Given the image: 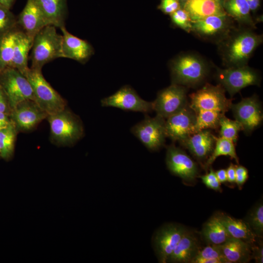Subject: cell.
I'll return each instance as SVG.
<instances>
[{
	"mask_svg": "<svg viewBox=\"0 0 263 263\" xmlns=\"http://www.w3.org/2000/svg\"><path fill=\"white\" fill-rule=\"evenodd\" d=\"M222 56L227 67L246 65L256 49L263 42V36L249 30L234 33L225 38Z\"/></svg>",
	"mask_w": 263,
	"mask_h": 263,
	"instance_id": "cell-1",
	"label": "cell"
},
{
	"mask_svg": "<svg viewBox=\"0 0 263 263\" xmlns=\"http://www.w3.org/2000/svg\"><path fill=\"white\" fill-rule=\"evenodd\" d=\"M62 35L58 34L56 27L47 25L34 38L30 59V68L41 70L44 65L62 56Z\"/></svg>",
	"mask_w": 263,
	"mask_h": 263,
	"instance_id": "cell-2",
	"label": "cell"
},
{
	"mask_svg": "<svg viewBox=\"0 0 263 263\" xmlns=\"http://www.w3.org/2000/svg\"><path fill=\"white\" fill-rule=\"evenodd\" d=\"M50 129V140L53 144L72 146L84 135L80 118L67 108L47 117Z\"/></svg>",
	"mask_w": 263,
	"mask_h": 263,
	"instance_id": "cell-3",
	"label": "cell"
},
{
	"mask_svg": "<svg viewBox=\"0 0 263 263\" xmlns=\"http://www.w3.org/2000/svg\"><path fill=\"white\" fill-rule=\"evenodd\" d=\"M172 84L195 86L206 77L208 69L205 62L193 54H184L173 59L170 64Z\"/></svg>",
	"mask_w": 263,
	"mask_h": 263,
	"instance_id": "cell-4",
	"label": "cell"
},
{
	"mask_svg": "<svg viewBox=\"0 0 263 263\" xmlns=\"http://www.w3.org/2000/svg\"><path fill=\"white\" fill-rule=\"evenodd\" d=\"M24 75L31 85L35 101L48 115L66 108V101L45 79L41 70L29 68Z\"/></svg>",
	"mask_w": 263,
	"mask_h": 263,
	"instance_id": "cell-5",
	"label": "cell"
},
{
	"mask_svg": "<svg viewBox=\"0 0 263 263\" xmlns=\"http://www.w3.org/2000/svg\"><path fill=\"white\" fill-rule=\"evenodd\" d=\"M225 90L220 84L207 83L189 95L190 107L195 113L199 111H217L225 113L230 109L231 100L227 98Z\"/></svg>",
	"mask_w": 263,
	"mask_h": 263,
	"instance_id": "cell-6",
	"label": "cell"
},
{
	"mask_svg": "<svg viewBox=\"0 0 263 263\" xmlns=\"http://www.w3.org/2000/svg\"><path fill=\"white\" fill-rule=\"evenodd\" d=\"M0 85L8 98L12 110L21 101L28 99L35 100L28 80L14 68L10 67L0 71Z\"/></svg>",
	"mask_w": 263,
	"mask_h": 263,
	"instance_id": "cell-7",
	"label": "cell"
},
{
	"mask_svg": "<svg viewBox=\"0 0 263 263\" xmlns=\"http://www.w3.org/2000/svg\"><path fill=\"white\" fill-rule=\"evenodd\" d=\"M216 77L231 97L246 87L259 85L261 81L258 73L247 65L225 69L217 68Z\"/></svg>",
	"mask_w": 263,
	"mask_h": 263,
	"instance_id": "cell-8",
	"label": "cell"
},
{
	"mask_svg": "<svg viewBox=\"0 0 263 263\" xmlns=\"http://www.w3.org/2000/svg\"><path fill=\"white\" fill-rule=\"evenodd\" d=\"M165 119L158 115L146 116L131 128L132 133L150 150L156 151L165 144L167 137Z\"/></svg>",
	"mask_w": 263,
	"mask_h": 263,
	"instance_id": "cell-9",
	"label": "cell"
},
{
	"mask_svg": "<svg viewBox=\"0 0 263 263\" xmlns=\"http://www.w3.org/2000/svg\"><path fill=\"white\" fill-rule=\"evenodd\" d=\"M187 230L181 224L171 223L164 224L156 230L152 236V245L159 263H168L174 248Z\"/></svg>",
	"mask_w": 263,
	"mask_h": 263,
	"instance_id": "cell-10",
	"label": "cell"
},
{
	"mask_svg": "<svg viewBox=\"0 0 263 263\" xmlns=\"http://www.w3.org/2000/svg\"><path fill=\"white\" fill-rule=\"evenodd\" d=\"M152 102L156 114L166 119L188 104L187 89L184 86L172 84L160 91Z\"/></svg>",
	"mask_w": 263,
	"mask_h": 263,
	"instance_id": "cell-11",
	"label": "cell"
},
{
	"mask_svg": "<svg viewBox=\"0 0 263 263\" xmlns=\"http://www.w3.org/2000/svg\"><path fill=\"white\" fill-rule=\"evenodd\" d=\"M166 163L169 171L187 183L194 182L198 177L196 162L183 150L170 145L167 148Z\"/></svg>",
	"mask_w": 263,
	"mask_h": 263,
	"instance_id": "cell-12",
	"label": "cell"
},
{
	"mask_svg": "<svg viewBox=\"0 0 263 263\" xmlns=\"http://www.w3.org/2000/svg\"><path fill=\"white\" fill-rule=\"evenodd\" d=\"M196 115L189 104L165 120L167 137L180 143L195 133Z\"/></svg>",
	"mask_w": 263,
	"mask_h": 263,
	"instance_id": "cell-13",
	"label": "cell"
},
{
	"mask_svg": "<svg viewBox=\"0 0 263 263\" xmlns=\"http://www.w3.org/2000/svg\"><path fill=\"white\" fill-rule=\"evenodd\" d=\"M103 107L148 113L153 111V102L142 99L129 86H123L114 94L101 100Z\"/></svg>",
	"mask_w": 263,
	"mask_h": 263,
	"instance_id": "cell-14",
	"label": "cell"
},
{
	"mask_svg": "<svg viewBox=\"0 0 263 263\" xmlns=\"http://www.w3.org/2000/svg\"><path fill=\"white\" fill-rule=\"evenodd\" d=\"M48 114L33 100L21 101L14 107L10 113L11 120L18 132H26L35 128Z\"/></svg>",
	"mask_w": 263,
	"mask_h": 263,
	"instance_id": "cell-15",
	"label": "cell"
},
{
	"mask_svg": "<svg viewBox=\"0 0 263 263\" xmlns=\"http://www.w3.org/2000/svg\"><path fill=\"white\" fill-rule=\"evenodd\" d=\"M235 120L243 127V131L250 133L261 125L263 121V112L260 101L257 96L243 98L230 106Z\"/></svg>",
	"mask_w": 263,
	"mask_h": 263,
	"instance_id": "cell-16",
	"label": "cell"
},
{
	"mask_svg": "<svg viewBox=\"0 0 263 263\" xmlns=\"http://www.w3.org/2000/svg\"><path fill=\"white\" fill-rule=\"evenodd\" d=\"M233 25L232 18L227 14L213 15L192 21L191 32L204 38L219 37L224 40L231 33Z\"/></svg>",
	"mask_w": 263,
	"mask_h": 263,
	"instance_id": "cell-17",
	"label": "cell"
},
{
	"mask_svg": "<svg viewBox=\"0 0 263 263\" xmlns=\"http://www.w3.org/2000/svg\"><path fill=\"white\" fill-rule=\"evenodd\" d=\"M62 32V56L85 63L93 55L91 44L69 32L65 26L59 28Z\"/></svg>",
	"mask_w": 263,
	"mask_h": 263,
	"instance_id": "cell-18",
	"label": "cell"
},
{
	"mask_svg": "<svg viewBox=\"0 0 263 263\" xmlns=\"http://www.w3.org/2000/svg\"><path fill=\"white\" fill-rule=\"evenodd\" d=\"M17 23L18 27L32 39L43 27L49 25L34 0H27L17 18Z\"/></svg>",
	"mask_w": 263,
	"mask_h": 263,
	"instance_id": "cell-19",
	"label": "cell"
},
{
	"mask_svg": "<svg viewBox=\"0 0 263 263\" xmlns=\"http://www.w3.org/2000/svg\"><path fill=\"white\" fill-rule=\"evenodd\" d=\"M216 138L209 130L204 129L191 134L181 144L202 162L207 161L212 153Z\"/></svg>",
	"mask_w": 263,
	"mask_h": 263,
	"instance_id": "cell-20",
	"label": "cell"
},
{
	"mask_svg": "<svg viewBox=\"0 0 263 263\" xmlns=\"http://www.w3.org/2000/svg\"><path fill=\"white\" fill-rule=\"evenodd\" d=\"M200 249L198 237L188 230L174 248L168 263H191Z\"/></svg>",
	"mask_w": 263,
	"mask_h": 263,
	"instance_id": "cell-21",
	"label": "cell"
},
{
	"mask_svg": "<svg viewBox=\"0 0 263 263\" xmlns=\"http://www.w3.org/2000/svg\"><path fill=\"white\" fill-rule=\"evenodd\" d=\"M183 8L192 21L213 15H226L222 4L218 0H188Z\"/></svg>",
	"mask_w": 263,
	"mask_h": 263,
	"instance_id": "cell-22",
	"label": "cell"
},
{
	"mask_svg": "<svg viewBox=\"0 0 263 263\" xmlns=\"http://www.w3.org/2000/svg\"><path fill=\"white\" fill-rule=\"evenodd\" d=\"M251 245L243 241L231 238L219 246L228 263H245L252 259Z\"/></svg>",
	"mask_w": 263,
	"mask_h": 263,
	"instance_id": "cell-23",
	"label": "cell"
},
{
	"mask_svg": "<svg viewBox=\"0 0 263 263\" xmlns=\"http://www.w3.org/2000/svg\"><path fill=\"white\" fill-rule=\"evenodd\" d=\"M33 39L25 34L19 28L16 35L14 54L10 67L14 68L24 75L28 66L29 53L31 49Z\"/></svg>",
	"mask_w": 263,
	"mask_h": 263,
	"instance_id": "cell-24",
	"label": "cell"
},
{
	"mask_svg": "<svg viewBox=\"0 0 263 263\" xmlns=\"http://www.w3.org/2000/svg\"><path fill=\"white\" fill-rule=\"evenodd\" d=\"M217 215L232 238L251 244L257 241L258 238L244 220L236 219L223 213Z\"/></svg>",
	"mask_w": 263,
	"mask_h": 263,
	"instance_id": "cell-25",
	"label": "cell"
},
{
	"mask_svg": "<svg viewBox=\"0 0 263 263\" xmlns=\"http://www.w3.org/2000/svg\"><path fill=\"white\" fill-rule=\"evenodd\" d=\"M49 24L56 27L65 26L66 18V0H34Z\"/></svg>",
	"mask_w": 263,
	"mask_h": 263,
	"instance_id": "cell-26",
	"label": "cell"
},
{
	"mask_svg": "<svg viewBox=\"0 0 263 263\" xmlns=\"http://www.w3.org/2000/svg\"><path fill=\"white\" fill-rule=\"evenodd\" d=\"M201 235L208 244L220 245L232 238L217 214L211 217L204 225Z\"/></svg>",
	"mask_w": 263,
	"mask_h": 263,
	"instance_id": "cell-27",
	"label": "cell"
},
{
	"mask_svg": "<svg viewBox=\"0 0 263 263\" xmlns=\"http://www.w3.org/2000/svg\"><path fill=\"white\" fill-rule=\"evenodd\" d=\"M222 5L226 14L239 23L255 27L251 11L245 0H224Z\"/></svg>",
	"mask_w": 263,
	"mask_h": 263,
	"instance_id": "cell-28",
	"label": "cell"
},
{
	"mask_svg": "<svg viewBox=\"0 0 263 263\" xmlns=\"http://www.w3.org/2000/svg\"><path fill=\"white\" fill-rule=\"evenodd\" d=\"M18 26L0 37V71L11 67Z\"/></svg>",
	"mask_w": 263,
	"mask_h": 263,
	"instance_id": "cell-29",
	"label": "cell"
},
{
	"mask_svg": "<svg viewBox=\"0 0 263 263\" xmlns=\"http://www.w3.org/2000/svg\"><path fill=\"white\" fill-rule=\"evenodd\" d=\"M222 155L228 156L239 164V158L236 152L234 142L220 137L216 138L214 149L206 161L204 166V169L207 170L218 157Z\"/></svg>",
	"mask_w": 263,
	"mask_h": 263,
	"instance_id": "cell-30",
	"label": "cell"
},
{
	"mask_svg": "<svg viewBox=\"0 0 263 263\" xmlns=\"http://www.w3.org/2000/svg\"><path fill=\"white\" fill-rule=\"evenodd\" d=\"M18 132L13 122L0 130V156L2 158L8 160L12 157Z\"/></svg>",
	"mask_w": 263,
	"mask_h": 263,
	"instance_id": "cell-31",
	"label": "cell"
},
{
	"mask_svg": "<svg viewBox=\"0 0 263 263\" xmlns=\"http://www.w3.org/2000/svg\"><path fill=\"white\" fill-rule=\"evenodd\" d=\"M195 132L204 129H216L219 127L221 117L225 113L217 111H199L195 113Z\"/></svg>",
	"mask_w": 263,
	"mask_h": 263,
	"instance_id": "cell-32",
	"label": "cell"
},
{
	"mask_svg": "<svg viewBox=\"0 0 263 263\" xmlns=\"http://www.w3.org/2000/svg\"><path fill=\"white\" fill-rule=\"evenodd\" d=\"M191 263H228L219 245L208 244L201 248Z\"/></svg>",
	"mask_w": 263,
	"mask_h": 263,
	"instance_id": "cell-33",
	"label": "cell"
},
{
	"mask_svg": "<svg viewBox=\"0 0 263 263\" xmlns=\"http://www.w3.org/2000/svg\"><path fill=\"white\" fill-rule=\"evenodd\" d=\"M257 237L262 239L263 236V202L256 204L249 211L244 220Z\"/></svg>",
	"mask_w": 263,
	"mask_h": 263,
	"instance_id": "cell-34",
	"label": "cell"
},
{
	"mask_svg": "<svg viewBox=\"0 0 263 263\" xmlns=\"http://www.w3.org/2000/svg\"><path fill=\"white\" fill-rule=\"evenodd\" d=\"M219 127L220 137L232 140L234 142L237 140L239 132L243 130V127L238 121L230 119L225 114L220 119Z\"/></svg>",
	"mask_w": 263,
	"mask_h": 263,
	"instance_id": "cell-35",
	"label": "cell"
},
{
	"mask_svg": "<svg viewBox=\"0 0 263 263\" xmlns=\"http://www.w3.org/2000/svg\"><path fill=\"white\" fill-rule=\"evenodd\" d=\"M17 18L10 9L0 5V37L16 28Z\"/></svg>",
	"mask_w": 263,
	"mask_h": 263,
	"instance_id": "cell-36",
	"label": "cell"
},
{
	"mask_svg": "<svg viewBox=\"0 0 263 263\" xmlns=\"http://www.w3.org/2000/svg\"><path fill=\"white\" fill-rule=\"evenodd\" d=\"M172 23L185 30L190 33L192 30V21L188 13L183 8H181L170 15Z\"/></svg>",
	"mask_w": 263,
	"mask_h": 263,
	"instance_id": "cell-37",
	"label": "cell"
},
{
	"mask_svg": "<svg viewBox=\"0 0 263 263\" xmlns=\"http://www.w3.org/2000/svg\"><path fill=\"white\" fill-rule=\"evenodd\" d=\"M199 177L207 188L216 191H222L221 183L216 176L215 171L212 168L210 169L209 172L200 176Z\"/></svg>",
	"mask_w": 263,
	"mask_h": 263,
	"instance_id": "cell-38",
	"label": "cell"
},
{
	"mask_svg": "<svg viewBox=\"0 0 263 263\" xmlns=\"http://www.w3.org/2000/svg\"><path fill=\"white\" fill-rule=\"evenodd\" d=\"M182 8L178 0H161L158 8L164 14L171 15Z\"/></svg>",
	"mask_w": 263,
	"mask_h": 263,
	"instance_id": "cell-39",
	"label": "cell"
},
{
	"mask_svg": "<svg viewBox=\"0 0 263 263\" xmlns=\"http://www.w3.org/2000/svg\"><path fill=\"white\" fill-rule=\"evenodd\" d=\"M235 183L240 189H242L243 186L248 178V171L247 169L242 165H236Z\"/></svg>",
	"mask_w": 263,
	"mask_h": 263,
	"instance_id": "cell-40",
	"label": "cell"
},
{
	"mask_svg": "<svg viewBox=\"0 0 263 263\" xmlns=\"http://www.w3.org/2000/svg\"><path fill=\"white\" fill-rule=\"evenodd\" d=\"M261 239L257 244V241L251 245L252 259L255 260V263H263V244Z\"/></svg>",
	"mask_w": 263,
	"mask_h": 263,
	"instance_id": "cell-41",
	"label": "cell"
},
{
	"mask_svg": "<svg viewBox=\"0 0 263 263\" xmlns=\"http://www.w3.org/2000/svg\"><path fill=\"white\" fill-rule=\"evenodd\" d=\"M12 108L8 98L0 85V113H3L10 115Z\"/></svg>",
	"mask_w": 263,
	"mask_h": 263,
	"instance_id": "cell-42",
	"label": "cell"
},
{
	"mask_svg": "<svg viewBox=\"0 0 263 263\" xmlns=\"http://www.w3.org/2000/svg\"><path fill=\"white\" fill-rule=\"evenodd\" d=\"M236 165L230 163L226 169L227 175V182L230 183H235Z\"/></svg>",
	"mask_w": 263,
	"mask_h": 263,
	"instance_id": "cell-43",
	"label": "cell"
},
{
	"mask_svg": "<svg viewBox=\"0 0 263 263\" xmlns=\"http://www.w3.org/2000/svg\"><path fill=\"white\" fill-rule=\"evenodd\" d=\"M12 122L9 114L0 113V130L7 127Z\"/></svg>",
	"mask_w": 263,
	"mask_h": 263,
	"instance_id": "cell-44",
	"label": "cell"
},
{
	"mask_svg": "<svg viewBox=\"0 0 263 263\" xmlns=\"http://www.w3.org/2000/svg\"><path fill=\"white\" fill-rule=\"evenodd\" d=\"M216 176L220 183H225L227 182V175L226 169H220L215 172Z\"/></svg>",
	"mask_w": 263,
	"mask_h": 263,
	"instance_id": "cell-45",
	"label": "cell"
},
{
	"mask_svg": "<svg viewBox=\"0 0 263 263\" xmlns=\"http://www.w3.org/2000/svg\"><path fill=\"white\" fill-rule=\"evenodd\" d=\"M252 12H255L260 6V0H245Z\"/></svg>",
	"mask_w": 263,
	"mask_h": 263,
	"instance_id": "cell-46",
	"label": "cell"
},
{
	"mask_svg": "<svg viewBox=\"0 0 263 263\" xmlns=\"http://www.w3.org/2000/svg\"><path fill=\"white\" fill-rule=\"evenodd\" d=\"M15 0H0V5L10 9Z\"/></svg>",
	"mask_w": 263,
	"mask_h": 263,
	"instance_id": "cell-47",
	"label": "cell"
},
{
	"mask_svg": "<svg viewBox=\"0 0 263 263\" xmlns=\"http://www.w3.org/2000/svg\"><path fill=\"white\" fill-rule=\"evenodd\" d=\"M188 0H178V1H179L180 2V3H181L182 8L183 7L184 5H185V4L186 3V2Z\"/></svg>",
	"mask_w": 263,
	"mask_h": 263,
	"instance_id": "cell-48",
	"label": "cell"
},
{
	"mask_svg": "<svg viewBox=\"0 0 263 263\" xmlns=\"http://www.w3.org/2000/svg\"><path fill=\"white\" fill-rule=\"evenodd\" d=\"M219 0L223 4V2L224 0Z\"/></svg>",
	"mask_w": 263,
	"mask_h": 263,
	"instance_id": "cell-49",
	"label": "cell"
}]
</instances>
